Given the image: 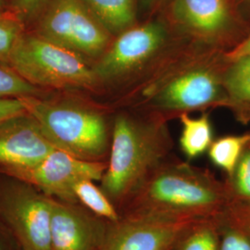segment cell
<instances>
[{
    "instance_id": "obj_1",
    "label": "cell",
    "mask_w": 250,
    "mask_h": 250,
    "mask_svg": "<svg viewBox=\"0 0 250 250\" xmlns=\"http://www.w3.org/2000/svg\"><path fill=\"white\" fill-rule=\"evenodd\" d=\"M229 202L225 185L208 170L182 161H163L130 197L123 215L204 220Z\"/></svg>"
},
{
    "instance_id": "obj_2",
    "label": "cell",
    "mask_w": 250,
    "mask_h": 250,
    "mask_svg": "<svg viewBox=\"0 0 250 250\" xmlns=\"http://www.w3.org/2000/svg\"><path fill=\"white\" fill-rule=\"evenodd\" d=\"M172 146L164 117L119 113L113 122L109 159L101 189L116 207L159 167Z\"/></svg>"
},
{
    "instance_id": "obj_3",
    "label": "cell",
    "mask_w": 250,
    "mask_h": 250,
    "mask_svg": "<svg viewBox=\"0 0 250 250\" xmlns=\"http://www.w3.org/2000/svg\"><path fill=\"white\" fill-rule=\"evenodd\" d=\"M19 99L55 147L84 161H105L111 140L106 117L99 109L37 96Z\"/></svg>"
},
{
    "instance_id": "obj_4",
    "label": "cell",
    "mask_w": 250,
    "mask_h": 250,
    "mask_svg": "<svg viewBox=\"0 0 250 250\" xmlns=\"http://www.w3.org/2000/svg\"><path fill=\"white\" fill-rule=\"evenodd\" d=\"M209 51L183 56L179 65L146 87L144 97L149 110L158 115L188 113L212 106H226L223 73Z\"/></svg>"
},
{
    "instance_id": "obj_5",
    "label": "cell",
    "mask_w": 250,
    "mask_h": 250,
    "mask_svg": "<svg viewBox=\"0 0 250 250\" xmlns=\"http://www.w3.org/2000/svg\"><path fill=\"white\" fill-rule=\"evenodd\" d=\"M5 65L29 83L45 91H97L101 87L87 60L35 32H25L21 36Z\"/></svg>"
},
{
    "instance_id": "obj_6",
    "label": "cell",
    "mask_w": 250,
    "mask_h": 250,
    "mask_svg": "<svg viewBox=\"0 0 250 250\" xmlns=\"http://www.w3.org/2000/svg\"><path fill=\"white\" fill-rule=\"evenodd\" d=\"M170 46L171 26L162 20H151L115 36L92 66L101 86L120 83L156 62Z\"/></svg>"
},
{
    "instance_id": "obj_7",
    "label": "cell",
    "mask_w": 250,
    "mask_h": 250,
    "mask_svg": "<svg viewBox=\"0 0 250 250\" xmlns=\"http://www.w3.org/2000/svg\"><path fill=\"white\" fill-rule=\"evenodd\" d=\"M35 21L37 35L88 62L98 61L114 39L83 0H49Z\"/></svg>"
},
{
    "instance_id": "obj_8",
    "label": "cell",
    "mask_w": 250,
    "mask_h": 250,
    "mask_svg": "<svg viewBox=\"0 0 250 250\" xmlns=\"http://www.w3.org/2000/svg\"><path fill=\"white\" fill-rule=\"evenodd\" d=\"M0 216L24 250H51L49 197L19 179L0 174Z\"/></svg>"
},
{
    "instance_id": "obj_9",
    "label": "cell",
    "mask_w": 250,
    "mask_h": 250,
    "mask_svg": "<svg viewBox=\"0 0 250 250\" xmlns=\"http://www.w3.org/2000/svg\"><path fill=\"white\" fill-rule=\"evenodd\" d=\"M107 165V161H84L55 148L36 165L10 172L8 176L41 190L46 197L75 204L78 202L73 192L75 184L85 179L101 181Z\"/></svg>"
},
{
    "instance_id": "obj_10",
    "label": "cell",
    "mask_w": 250,
    "mask_h": 250,
    "mask_svg": "<svg viewBox=\"0 0 250 250\" xmlns=\"http://www.w3.org/2000/svg\"><path fill=\"white\" fill-rule=\"evenodd\" d=\"M170 26L197 45H222L233 25L228 0H170L167 11Z\"/></svg>"
},
{
    "instance_id": "obj_11",
    "label": "cell",
    "mask_w": 250,
    "mask_h": 250,
    "mask_svg": "<svg viewBox=\"0 0 250 250\" xmlns=\"http://www.w3.org/2000/svg\"><path fill=\"white\" fill-rule=\"evenodd\" d=\"M197 221L122 215L118 223L108 224L102 250H170L180 234Z\"/></svg>"
},
{
    "instance_id": "obj_12",
    "label": "cell",
    "mask_w": 250,
    "mask_h": 250,
    "mask_svg": "<svg viewBox=\"0 0 250 250\" xmlns=\"http://www.w3.org/2000/svg\"><path fill=\"white\" fill-rule=\"evenodd\" d=\"M55 148L27 113L0 121V174L32 167Z\"/></svg>"
},
{
    "instance_id": "obj_13",
    "label": "cell",
    "mask_w": 250,
    "mask_h": 250,
    "mask_svg": "<svg viewBox=\"0 0 250 250\" xmlns=\"http://www.w3.org/2000/svg\"><path fill=\"white\" fill-rule=\"evenodd\" d=\"M49 203L51 250H102L109 223L72 203L51 197Z\"/></svg>"
},
{
    "instance_id": "obj_14",
    "label": "cell",
    "mask_w": 250,
    "mask_h": 250,
    "mask_svg": "<svg viewBox=\"0 0 250 250\" xmlns=\"http://www.w3.org/2000/svg\"><path fill=\"white\" fill-rule=\"evenodd\" d=\"M229 63L223 73L226 106L232 108L240 122L248 124L250 121V58Z\"/></svg>"
},
{
    "instance_id": "obj_15",
    "label": "cell",
    "mask_w": 250,
    "mask_h": 250,
    "mask_svg": "<svg viewBox=\"0 0 250 250\" xmlns=\"http://www.w3.org/2000/svg\"><path fill=\"white\" fill-rule=\"evenodd\" d=\"M83 2L114 37L137 24L140 0H83Z\"/></svg>"
},
{
    "instance_id": "obj_16",
    "label": "cell",
    "mask_w": 250,
    "mask_h": 250,
    "mask_svg": "<svg viewBox=\"0 0 250 250\" xmlns=\"http://www.w3.org/2000/svg\"><path fill=\"white\" fill-rule=\"evenodd\" d=\"M182 133L180 136V148L188 161H192L208 152L213 142V131L208 113L193 118L188 113L180 116Z\"/></svg>"
},
{
    "instance_id": "obj_17",
    "label": "cell",
    "mask_w": 250,
    "mask_h": 250,
    "mask_svg": "<svg viewBox=\"0 0 250 250\" xmlns=\"http://www.w3.org/2000/svg\"><path fill=\"white\" fill-rule=\"evenodd\" d=\"M94 182L95 181L85 179L75 184L73 192L77 201L87 208L93 214L107 221V223H118L122 215L119 214L116 206Z\"/></svg>"
},
{
    "instance_id": "obj_18",
    "label": "cell",
    "mask_w": 250,
    "mask_h": 250,
    "mask_svg": "<svg viewBox=\"0 0 250 250\" xmlns=\"http://www.w3.org/2000/svg\"><path fill=\"white\" fill-rule=\"evenodd\" d=\"M170 250H220L215 217L191 224L180 234Z\"/></svg>"
},
{
    "instance_id": "obj_19",
    "label": "cell",
    "mask_w": 250,
    "mask_h": 250,
    "mask_svg": "<svg viewBox=\"0 0 250 250\" xmlns=\"http://www.w3.org/2000/svg\"><path fill=\"white\" fill-rule=\"evenodd\" d=\"M250 145V133L223 136L213 140L208 154L215 166L224 170L229 176Z\"/></svg>"
},
{
    "instance_id": "obj_20",
    "label": "cell",
    "mask_w": 250,
    "mask_h": 250,
    "mask_svg": "<svg viewBox=\"0 0 250 250\" xmlns=\"http://www.w3.org/2000/svg\"><path fill=\"white\" fill-rule=\"evenodd\" d=\"M24 33V21L13 10L0 9V62L5 64Z\"/></svg>"
},
{
    "instance_id": "obj_21",
    "label": "cell",
    "mask_w": 250,
    "mask_h": 250,
    "mask_svg": "<svg viewBox=\"0 0 250 250\" xmlns=\"http://www.w3.org/2000/svg\"><path fill=\"white\" fill-rule=\"evenodd\" d=\"M224 185L229 200L250 201V145Z\"/></svg>"
},
{
    "instance_id": "obj_22",
    "label": "cell",
    "mask_w": 250,
    "mask_h": 250,
    "mask_svg": "<svg viewBox=\"0 0 250 250\" xmlns=\"http://www.w3.org/2000/svg\"><path fill=\"white\" fill-rule=\"evenodd\" d=\"M45 92L29 83L7 65L0 62V99H19L24 96L43 97Z\"/></svg>"
},
{
    "instance_id": "obj_23",
    "label": "cell",
    "mask_w": 250,
    "mask_h": 250,
    "mask_svg": "<svg viewBox=\"0 0 250 250\" xmlns=\"http://www.w3.org/2000/svg\"><path fill=\"white\" fill-rule=\"evenodd\" d=\"M220 250H250V234L229 223L223 212L215 217Z\"/></svg>"
},
{
    "instance_id": "obj_24",
    "label": "cell",
    "mask_w": 250,
    "mask_h": 250,
    "mask_svg": "<svg viewBox=\"0 0 250 250\" xmlns=\"http://www.w3.org/2000/svg\"><path fill=\"white\" fill-rule=\"evenodd\" d=\"M223 215L229 223L250 234V201L230 199Z\"/></svg>"
},
{
    "instance_id": "obj_25",
    "label": "cell",
    "mask_w": 250,
    "mask_h": 250,
    "mask_svg": "<svg viewBox=\"0 0 250 250\" xmlns=\"http://www.w3.org/2000/svg\"><path fill=\"white\" fill-rule=\"evenodd\" d=\"M10 9L24 22L36 21L49 0H9Z\"/></svg>"
},
{
    "instance_id": "obj_26",
    "label": "cell",
    "mask_w": 250,
    "mask_h": 250,
    "mask_svg": "<svg viewBox=\"0 0 250 250\" xmlns=\"http://www.w3.org/2000/svg\"><path fill=\"white\" fill-rule=\"evenodd\" d=\"M22 114H26V110L20 99H0V121Z\"/></svg>"
},
{
    "instance_id": "obj_27",
    "label": "cell",
    "mask_w": 250,
    "mask_h": 250,
    "mask_svg": "<svg viewBox=\"0 0 250 250\" xmlns=\"http://www.w3.org/2000/svg\"><path fill=\"white\" fill-rule=\"evenodd\" d=\"M242 58H250V35L224 56L228 62Z\"/></svg>"
},
{
    "instance_id": "obj_28",
    "label": "cell",
    "mask_w": 250,
    "mask_h": 250,
    "mask_svg": "<svg viewBox=\"0 0 250 250\" xmlns=\"http://www.w3.org/2000/svg\"><path fill=\"white\" fill-rule=\"evenodd\" d=\"M165 0H140V9L144 11H151L158 8L161 3Z\"/></svg>"
},
{
    "instance_id": "obj_29",
    "label": "cell",
    "mask_w": 250,
    "mask_h": 250,
    "mask_svg": "<svg viewBox=\"0 0 250 250\" xmlns=\"http://www.w3.org/2000/svg\"><path fill=\"white\" fill-rule=\"evenodd\" d=\"M7 9L6 4H5V1H4V0H0V9Z\"/></svg>"
},
{
    "instance_id": "obj_30",
    "label": "cell",
    "mask_w": 250,
    "mask_h": 250,
    "mask_svg": "<svg viewBox=\"0 0 250 250\" xmlns=\"http://www.w3.org/2000/svg\"><path fill=\"white\" fill-rule=\"evenodd\" d=\"M248 4H249V6L250 7V0H248Z\"/></svg>"
}]
</instances>
